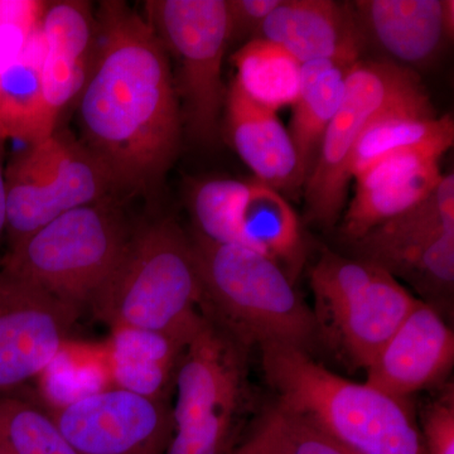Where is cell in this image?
<instances>
[{"label":"cell","mask_w":454,"mask_h":454,"mask_svg":"<svg viewBox=\"0 0 454 454\" xmlns=\"http://www.w3.org/2000/svg\"><path fill=\"white\" fill-rule=\"evenodd\" d=\"M4 178L8 249L65 212L119 197L103 164L64 130L14 155Z\"/></svg>","instance_id":"10"},{"label":"cell","mask_w":454,"mask_h":454,"mask_svg":"<svg viewBox=\"0 0 454 454\" xmlns=\"http://www.w3.org/2000/svg\"><path fill=\"white\" fill-rule=\"evenodd\" d=\"M454 232V176H443L422 202L403 212L354 243L357 258L380 262L394 254L429 243L439 235Z\"/></svg>","instance_id":"23"},{"label":"cell","mask_w":454,"mask_h":454,"mask_svg":"<svg viewBox=\"0 0 454 454\" xmlns=\"http://www.w3.org/2000/svg\"><path fill=\"white\" fill-rule=\"evenodd\" d=\"M352 66L331 59L301 65L300 91L292 106L288 131L303 184L315 168L325 131L339 112Z\"/></svg>","instance_id":"20"},{"label":"cell","mask_w":454,"mask_h":454,"mask_svg":"<svg viewBox=\"0 0 454 454\" xmlns=\"http://www.w3.org/2000/svg\"><path fill=\"white\" fill-rule=\"evenodd\" d=\"M259 348L274 404L284 411L355 454H427L408 400L348 380L304 349L277 343Z\"/></svg>","instance_id":"2"},{"label":"cell","mask_w":454,"mask_h":454,"mask_svg":"<svg viewBox=\"0 0 454 454\" xmlns=\"http://www.w3.org/2000/svg\"><path fill=\"white\" fill-rule=\"evenodd\" d=\"M43 40L40 25L17 59L0 74V131L27 145L49 138L56 130L42 88Z\"/></svg>","instance_id":"21"},{"label":"cell","mask_w":454,"mask_h":454,"mask_svg":"<svg viewBox=\"0 0 454 454\" xmlns=\"http://www.w3.org/2000/svg\"><path fill=\"white\" fill-rule=\"evenodd\" d=\"M282 0H227L230 20H231V40L245 35L259 38L260 29L267 18Z\"/></svg>","instance_id":"32"},{"label":"cell","mask_w":454,"mask_h":454,"mask_svg":"<svg viewBox=\"0 0 454 454\" xmlns=\"http://www.w3.org/2000/svg\"><path fill=\"white\" fill-rule=\"evenodd\" d=\"M309 280L319 336L364 369L419 301L379 265L328 250L310 268Z\"/></svg>","instance_id":"8"},{"label":"cell","mask_w":454,"mask_h":454,"mask_svg":"<svg viewBox=\"0 0 454 454\" xmlns=\"http://www.w3.org/2000/svg\"><path fill=\"white\" fill-rule=\"evenodd\" d=\"M37 379L47 411L65 408L113 387L106 346L77 345L71 340Z\"/></svg>","instance_id":"26"},{"label":"cell","mask_w":454,"mask_h":454,"mask_svg":"<svg viewBox=\"0 0 454 454\" xmlns=\"http://www.w3.org/2000/svg\"><path fill=\"white\" fill-rule=\"evenodd\" d=\"M202 286L201 312L247 348L292 346L309 352L319 339L313 310L274 260L238 244L191 239Z\"/></svg>","instance_id":"3"},{"label":"cell","mask_w":454,"mask_h":454,"mask_svg":"<svg viewBox=\"0 0 454 454\" xmlns=\"http://www.w3.org/2000/svg\"><path fill=\"white\" fill-rule=\"evenodd\" d=\"M145 11L164 49L178 62L182 121L193 139L208 145L216 139L226 103L223 61L231 41L227 0H151Z\"/></svg>","instance_id":"9"},{"label":"cell","mask_w":454,"mask_h":454,"mask_svg":"<svg viewBox=\"0 0 454 454\" xmlns=\"http://www.w3.org/2000/svg\"><path fill=\"white\" fill-rule=\"evenodd\" d=\"M82 312L0 268V395L37 379L70 340Z\"/></svg>","instance_id":"11"},{"label":"cell","mask_w":454,"mask_h":454,"mask_svg":"<svg viewBox=\"0 0 454 454\" xmlns=\"http://www.w3.org/2000/svg\"><path fill=\"white\" fill-rule=\"evenodd\" d=\"M249 348L202 313L176 373L166 454H231L250 408Z\"/></svg>","instance_id":"6"},{"label":"cell","mask_w":454,"mask_h":454,"mask_svg":"<svg viewBox=\"0 0 454 454\" xmlns=\"http://www.w3.org/2000/svg\"><path fill=\"white\" fill-rule=\"evenodd\" d=\"M420 423L427 454H454L453 387L424 408Z\"/></svg>","instance_id":"31"},{"label":"cell","mask_w":454,"mask_h":454,"mask_svg":"<svg viewBox=\"0 0 454 454\" xmlns=\"http://www.w3.org/2000/svg\"><path fill=\"white\" fill-rule=\"evenodd\" d=\"M249 438L271 454H355L277 404L265 409Z\"/></svg>","instance_id":"29"},{"label":"cell","mask_w":454,"mask_h":454,"mask_svg":"<svg viewBox=\"0 0 454 454\" xmlns=\"http://www.w3.org/2000/svg\"><path fill=\"white\" fill-rule=\"evenodd\" d=\"M40 29L42 88L51 121L57 125L59 114L80 97L88 82L97 44V18L89 2H50Z\"/></svg>","instance_id":"16"},{"label":"cell","mask_w":454,"mask_h":454,"mask_svg":"<svg viewBox=\"0 0 454 454\" xmlns=\"http://www.w3.org/2000/svg\"><path fill=\"white\" fill-rule=\"evenodd\" d=\"M0 454H77L46 408L17 394L0 395Z\"/></svg>","instance_id":"27"},{"label":"cell","mask_w":454,"mask_h":454,"mask_svg":"<svg viewBox=\"0 0 454 454\" xmlns=\"http://www.w3.org/2000/svg\"><path fill=\"white\" fill-rule=\"evenodd\" d=\"M46 5L38 0H0V74L40 25Z\"/></svg>","instance_id":"30"},{"label":"cell","mask_w":454,"mask_h":454,"mask_svg":"<svg viewBox=\"0 0 454 454\" xmlns=\"http://www.w3.org/2000/svg\"><path fill=\"white\" fill-rule=\"evenodd\" d=\"M454 143V122L434 110H399L370 124L358 138L351 160V178L387 155L411 149L447 152Z\"/></svg>","instance_id":"24"},{"label":"cell","mask_w":454,"mask_h":454,"mask_svg":"<svg viewBox=\"0 0 454 454\" xmlns=\"http://www.w3.org/2000/svg\"><path fill=\"white\" fill-rule=\"evenodd\" d=\"M201 301L191 239L177 223L162 219L131 231L118 268L90 310L110 330L191 333L201 321Z\"/></svg>","instance_id":"4"},{"label":"cell","mask_w":454,"mask_h":454,"mask_svg":"<svg viewBox=\"0 0 454 454\" xmlns=\"http://www.w3.org/2000/svg\"><path fill=\"white\" fill-rule=\"evenodd\" d=\"M250 181L217 178L201 182L191 195L197 232L206 240L241 245L240 215Z\"/></svg>","instance_id":"28"},{"label":"cell","mask_w":454,"mask_h":454,"mask_svg":"<svg viewBox=\"0 0 454 454\" xmlns=\"http://www.w3.org/2000/svg\"><path fill=\"white\" fill-rule=\"evenodd\" d=\"M94 61L79 98L83 146L103 164L119 197L145 195L177 157L182 112L169 55L128 3L97 13Z\"/></svg>","instance_id":"1"},{"label":"cell","mask_w":454,"mask_h":454,"mask_svg":"<svg viewBox=\"0 0 454 454\" xmlns=\"http://www.w3.org/2000/svg\"><path fill=\"white\" fill-rule=\"evenodd\" d=\"M130 235L121 200L107 197L50 221L8 249L0 268L83 312L118 268Z\"/></svg>","instance_id":"5"},{"label":"cell","mask_w":454,"mask_h":454,"mask_svg":"<svg viewBox=\"0 0 454 454\" xmlns=\"http://www.w3.org/2000/svg\"><path fill=\"white\" fill-rule=\"evenodd\" d=\"M259 38L283 47L301 65L321 59L355 64L366 46L351 3L333 0H282Z\"/></svg>","instance_id":"17"},{"label":"cell","mask_w":454,"mask_h":454,"mask_svg":"<svg viewBox=\"0 0 454 454\" xmlns=\"http://www.w3.org/2000/svg\"><path fill=\"white\" fill-rule=\"evenodd\" d=\"M196 328L191 333L112 328L104 346L113 387L149 399L168 400L179 361Z\"/></svg>","instance_id":"18"},{"label":"cell","mask_w":454,"mask_h":454,"mask_svg":"<svg viewBox=\"0 0 454 454\" xmlns=\"http://www.w3.org/2000/svg\"><path fill=\"white\" fill-rule=\"evenodd\" d=\"M439 149H411L381 158L355 176V192L343 215V236L352 244L376 226L426 200L443 175Z\"/></svg>","instance_id":"14"},{"label":"cell","mask_w":454,"mask_h":454,"mask_svg":"<svg viewBox=\"0 0 454 454\" xmlns=\"http://www.w3.org/2000/svg\"><path fill=\"white\" fill-rule=\"evenodd\" d=\"M240 235L243 247L274 260L294 283L306 250L300 219L279 191L258 179L250 181L240 215Z\"/></svg>","instance_id":"22"},{"label":"cell","mask_w":454,"mask_h":454,"mask_svg":"<svg viewBox=\"0 0 454 454\" xmlns=\"http://www.w3.org/2000/svg\"><path fill=\"white\" fill-rule=\"evenodd\" d=\"M351 7L365 44L409 70L430 64L453 37V0H357Z\"/></svg>","instance_id":"15"},{"label":"cell","mask_w":454,"mask_h":454,"mask_svg":"<svg viewBox=\"0 0 454 454\" xmlns=\"http://www.w3.org/2000/svg\"><path fill=\"white\" fill-rule=\"evenodd\" d=\"M7 140L4 134L0 131V243L7 227V192H5L4 178V153Z\"/></svg>","instance_id":"33"},{"label":"cell","mask_w":454,"mask_h":454,"mask_svg":"<svg viewBox=\"0 0 454 454\" xmlns=\"http://www.w3.org/2000/svg\"><path fill=\"white\" fill-rule=\"evenodd\" d=\"M225 106L236 152L255 179L279 192L301 186L294 145L277 113L254 103L234 82Z\"/></svg>","instance_id":"19"},{"label":"cell","mask_w":454,"mask_h":454,"mask_svg":"<svg viewBox=\"0 0 454 454\" xmlns=\"http://www.w3.org/2000/svg\"><path fill=\"white\" fill-rule=\"evenodd\" d=\"M399 110H434L415 71L387 61L360 59L352 66L339 112L304 184L313 223L324 227L337 223L348 203L349 160L358 138L373 121Z\"/></svg>","instance_id":"7"},{"label":"cell","mask_w":454,"mask_h":454,"mask_svg":"<svg viewBox=\"0 0 454 454\" xmlns=\"http://www.w3.org/2000/svg\"><path fill=\"white\" fill-rule=\"evenodd\" d=\"M234 82L250 100L278 112L292 106L300 91L301 64L288 51L264 38H254L232 56Z\"/></svg>","instance_id":"25"},{"label":"cell","mask_w":454,"mask_h":454,"mask_svg":"<svg viewBox=\"0 0 454 454\" xmlns=\"http://www.w3.org/2000/svg\"><path fill=\"white\" fill-rule=\"evenodd\" d=\"M49 411L77 454H166L175 429L168 400L114 387Z\"/></svg>","instance_id":"12"},{"label":"cell","mask_w":454,"mask_h":454,"mask_svg":"<svg viewBox=\"0 0 454 454\" xmlns=\"http://www.w3.org/2000/svg\"><path fill=\"white\" fill-rule=\"evenodd\" d=\"M231 454H271L265 448L260 446L252 438H247L243 443L239 444Z\"/></svg>","instance_id":"34"},{"label":"cell","mask_w":454,"mask_h":454,"mask_svg":"<svg viewBox=\"0 0 454 454\" xmlns=\"http://www.w3.org/2000/svg\"><path fill=\"white\" fill-rule=\"evenodd\" d=\"M453 363L452 328L434 307L419 300L366 367V382L408 400L442 380Z\"/></svg>","instance_id":"13"}]
</instances>
